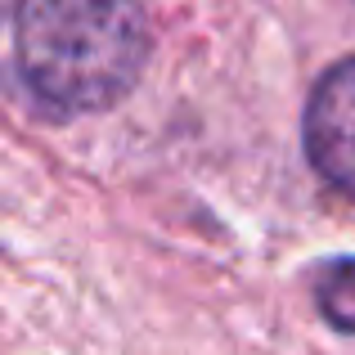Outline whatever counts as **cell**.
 Segmentation results:
<instances>
[{
	"label": "cell",
	"instance_id": "3957f363",
	"mask_svg": "<svg viewBox=\"0 0 355 355\" xmlns=\"http://www.w3.org/2000/svg\"><path fill=\"white\" fill-rule=\"evenodd\" d=\"M320 311L333 329L355 333V257L333 261L320 275Z\"/></svg>",
	"mask_w": 355,
	"mask_h": 355
},
{
	"label": "cell",
	"instance_id": "6da1fadb",
	"mask_svg": "<svg viewBox=\"0 0 355 355\" xmlns=\"http://www.w3.org/2000/svg\"><path fill=\"white\" fill-rule=\"evenodd\" d=\"M14 54L36 99L59 113H99L135 86L148 27L139 0H23Z\"/></svg>",
	"mask_w": 355,
	"mask_h": 355
},
{
	"label": "cell",
	"instance_id": "277c9868",
	"mask_svg": "<svg viewBox=\"0 0 355 355\" xmlns=\"http://www.w3.org/2000/svg\"><path fill=\"white\" fill-rule=\"evenodd\" d=\"M18 9H23V0H0V23H5L9 14H18Z\"/></svg>",
	"mask_w": 355,
	"mask_h": 355
},
{
	"label": "cell",
	"instance_id": "7a4b0ae2",
	"mask_svg": "<svg viewBox=\"0 0 355 355\" xmlns=\"http://www.w3.org/2000/svg\"><path fill=\"white\" fill-rule=\"evenodd\" d=\"M306 153L333 189L355 198V59L329 68L306 104Z\"/></svg>",
	"mask_w": 355,
	"mask_h": 355
}]
</instances>
